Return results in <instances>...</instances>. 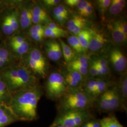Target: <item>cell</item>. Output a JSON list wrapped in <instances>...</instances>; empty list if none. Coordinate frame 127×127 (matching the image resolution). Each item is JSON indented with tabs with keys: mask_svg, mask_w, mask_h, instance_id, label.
I'll list each match as a JSON object with an SVG mask.
<instances>
[{
	"mask_svg": "<svg viewBox=\"0 0 127 127\" xmlns=\"http://www.w3.org/2000/svg\"><path fill=\"white\" fill-rule=\"evenodd\" d=\"M94 12V8L93 5L91 2H90L89 4L87 6L86 8L84 10L83 12L82 13L81 16L83 18H88L91 16Z\"/></svg>",
	"mask_w": 127,
	"mask_h": 127,
	"instance_id": "cell-35",
	"label": "cell"
},
{
	"mask_svg": "<svg viewBox=\"0 0 127 127\" xmlns=\"http://www.w3.org/2000/svg\"><path fill=\"white\" fill-rule=\"evenodd\" d=\"M44 48L48 58L52 61H58L62 56L61 45L57 41H47L45 43Z\"/></svg>",
	"mask_w": 127,
	"mask_h": 127,
	"instance_id": "cell-8",
	"label": "cell"
},
{
	"mask_svg": "<svg viewBox=\"0 0 127 127\" xmlns=\"http://www.w3.org/2000/svg\"><path fill=\"white\" fill-rule=\"evenodd\" d=\"M112 38L117 43H123L126 42L127 37L123 33V31L118 26L116 21L113 22L109 26Z\"/></svg>",
	"mask_w": 127,
	"mask_h": 127,
	"instance_id": "cell-17",
	"label": "cell"
},
{
	"mask_svg": "<svg viewBox=\"0 0 127 127\" xmlns=\"http://www.w3.org/2000/svg\"><path fill=\"white\" fill-rule=\"evenodd\" d=\"M32 7L31 5L25 6L19 12V25L22 29H26L32 26Z\"/></svg>",
	"mask_w": 127,
	"mask_h": 127,
	"instance_id": "cell-14",
	"label": "cell"
},
{
	"mask_svg": "<svg viewBox=\"0 0 127 127\" xmlns=\"http://www.w3.org/2000/svg\"><path fill=\"white\" fill-rule=\"evenodd\" d=\"M101 127H124L113 114L100 119Z\"/></svg>",
	"mask_w": 127,
	"mask_h": 127,
	"instance_id": "cell-20",
	"label": "cell"
},
{
	"mask_svg": "<svg viewBox=\"0 0 127 127\" xmlns=\"http://www.w3.org/2000/svg\"><path fill=\"white\" fill-rule=\"evenodd\" d=\"M111 2V0H99L97 1V6L100 13L103 16H104V13L109 9Z\"/></svg>",
	"mask_w": 127,
	"mask_h": 127,
	"instance_id": "cell-28",
	"label": "cell"
},
{
	"mask_svg": "<svg viewBox=\"0 0 127 127\" xmlns=\"http://www.w3.org/2000/svg\"><path fill=\"white\" fill-rule=\"evenodd\" d=\"M125 0H112L109 6L108 11L112 15H117L123 11L126 6Z\"/></svg>",
	"mask_w": 127,
	"mask_h": 127,
	"instance_id": "cell-23",
	"label": "cell"
},
{
	"mask_svg": "<svg viewBox=\"0 0 127 127\" xmlns=\"http://www.w3.org/2000/svg\"><path fill=\"white\" fill-rule=\"evenodd\" d=\"M0 74L12 94L39 85L36 77L23 65L9 66Z\"/></svg>",
	"mask_w": 127,
	"mask_h": 127,
	"instance_id": "cell-2",
	"label": "cell"
},
{
	"mask_svg": "<svg viewBox=\"0 0 127 127\" xmlns=\"http://www.w3.org/2000/svg\"><path fill=\"white\" fill-rule=\"evenodd\" d=\"M90 2L85 0H80L79 3L77 4L78 11L80 16L82 15L84 10L86 8L87 6L89 4Z\"/></svg>",
	"mask_w": 127,
	"mask_h": 127,
	"instance_id": "cell-34",
	"label": "cell"
},
{
	"mask_svg": "<svg viewBox=\"0 0 127 127\" xmlns=\"http://www.w3.org/2000/svg\"><path fill=\"white\" fill-rule=\"evenodd\" d=\"M94 117L88 120L85 123H84L81 127H91V125L92 122V119Z\"/></svg>",
	"mask_w": 127,
	"mask_h": 127,
	"instance_id": "cell-43",
	"label": "cell"
},
{
	"mask_svg": "<svg viewBox=\"0 0 127 127\" xmlns=\"http://www.w3.org/2000/svg\"><path fill=\"white\" fill-rule=\"evenodd\" d=\"M67 35V32H57L52 30L48 27H45L44 31V37L50 38L51 39L60 38L61 37H65Z\"/></svg>",
	"mask_w": 127,
	"mask_h": 127,
	"instance_id": "cell-26",
	"label": "cell"
},
{
	"mask_svg": "<svg viewBox=\"0 0 127 127\" xmlns=\"http://www.w3.org/2000/svg\"><path fill=\"white\" fill-rule=\"evenodd\" d=\"M44 92V89L38 85L15 93L12 94L9 108L19 121L36 120L38 118L37 106Z\"/></svg>",
	"mask_w": 127,
	"mask_h": 127,
	"instance_id": "cell-1",
	"label": "cell"
},
{
	"mask_svg": "<svg viewBox=\"0 0 127 127\" xmlns=\"http://www.w3.org/2000/svg\"><path fill=\"white\" fill-rule=\"evenodd\" d=\"M44 5L48 8L57 7L61 2L59 0H44L42 1Z\"/></svg>",
	"mask_w": 127,
	"mask_h": 127,
	"instance_id": "cell-36",
	"label": "cell"
},
{
	"mask_svg": "<svg viewBox=\"0 0 127 127\" xmlns=\"http://www.w3.org/2000/svg\"><path fill=\"white\" fill-rule=\"evenodd\" d=\"M53 13L54 15H61L68 18V12L67 8L63 4H59L55 8Z\"/></svg>",
	"mask_w": 127,
	"mask_h": 127,
	"instance_id": "cell-31",
	"label": "cell"
},
{
	"mask_svg": "<svg viewBox=\"0 0 127 127\" xmlns=\"http://www.w3.org/2000/svg\"><path fill=\"white\" fill-rule=\"evenodd\" d=\"M46 27L50 28L52 30L57 31V32H66V31L64 30L63 29H62L61 27H59L58 25L56 24L55 23H52V22L48 24V25Z\"/></svg>",
	"mask_w": 127,
	"mask_h": 127,
	"instance_id": "cell-38",
	"label": "cell"
},
{
	"mask_svg": "<svg viewBox=\"0 0 127 127\" xmlns=\"http://www.w3.org/2000/svg\"><path fill=\"white\" fill-rule=\"evenodd\" d=\"M59 43L61 45L62 55L66 63H70L75 58V54L72 49L65 43L62 40L59 39Z\"/></svg>",
	"mask_w": 127,
	"mask_h": 127,
	"instance_id": "cell-19",
	"label": "cell"
},
{
	"mask_svg": "<svg viewBox=\"0 0 127 127\" xmlns=\"http://www.w3.org/2000/svg\"><path fill=\"white\" fill-rule=\"evenodd\" d=\"M12 94L10 92L0 74V105L9 106Z\"/></svg>",
	"mask_w": 127,
	"mask_h": 127,
	"instance_id": "cell-16",
	"label": "cell"
},
{
	"mask_svg": "<svg viewBox=\"0 0 127 127\" xmlns=\"http://www.w3.org/2000/svg\"><path fill=\"white\" fill-rule=\"evenodd\" d=\"M45 27L42 25L36 24L30 27L29 31V36L32 37L35 36L40 34H44Z\"/></svg>",
	"mask_w": 127,
	"mask_h": 127,
	"instance_id": "cell-27",
	"label": "cell"
},
{
	"mask_svg": "<svg viewBox=\"0 0 127 127\" xmlns=\"http://www.w3.org/2000/svg\"><path fill=\"white\" fill-rule=\"evenodd\" d=\"M27 41L26 39L20 35H14L9 37L8 40L9 46L18 45Z\"/></svg>",
	"mask_w": 127,
	"mask_h": 127,
	"instance_id": "cell-29",
	"label": "cell"
},
{
	"mask_svg": "<svg viewBox=\"0 0 127 127\" xmlns=\"http://www.w3.org/2000/svg\"><path fill=\"white\" fill-rule=\"evenodd\" d=\"M86 25L85 18L80 15H75L67 21L66 27L69 32L76 36L80 32L84 29Z\"/></svg>",
	"mask_w": 127,
	"mask_h": 127,
	"instance_id": "cell-9",
	"label": "cell"
},
{
	"mask_svg": "<svg viewBox=\"0 0 127 127\" xmlns=\"http://www.w3.org/2000/svg\"><path fill=\"white\" fill-rule=\"evenodd\" d=\"M95 102L97 108L102 113L112 114L121 109L119 95L116 87L109 88L95 99Z\"/></svg>",
	"mask_w": 127,
	"mask_h": 127,
	"instance_id": "cell-6",
	"label": "cell"
},
{
	"mask_svg": "<svg viewBox=\"0 0 127 127\" xmlns=\"http://www.w3.org/2000/svg\"><path fill=\"white\" fill-rule=\"evenodd\" d=\"M69 67L70 70L77 72L80 73L82 76L86 75L87 73H88V68L85 67L79 64L70 63Z\"/></svg>",
	"mask_w": 127,
	"mask_h": 127,
	"instance_id": "cell-30",
	"label": "cell"
},
{
	"mask_svg": "<svg viewBox=\"0 0 127 127\" xmlns=\"http://www.w3.org/2000/svg\"><path fill=\"white\" fill-rule=\"evenodd\" d=\"M64 77L68 90L82 88L83 76L80 73L70 70Z\"/></svg>",
	"mask_w": 127,
	"mask_h": 127,
	"instance_id": "cell-12",
	"label": "cell"
},
{
	"mask_svg": "<svg viewBox=\"0 0 127 127\" xmlns=\"http://www.w3.org/2000/svg\"><path fill=\"white\" fill-rule=\"evenodd\" d=\"M44 90L47 97L50 100L59 101L68 91V88L62 74L51 73L48 76Z\"/></svg>",
	"mask_w": 127,
	"mask_h": 127,
	"instance_id": "cell-5",
	"label": "cell"
},
{
	"mask_svg": "<svg viewBox=\"0 0 127 127\" xmlns=\"http://www.w3.org/2000/svg\"><path fill=\"white\" fill-rule=\"evenodd\" d=\"M80 0H66L64 2L69 6L71 7H74L77 6Z\"/></svg>",
	"mask_w": 127,
	"mask_h": 127,
	"instance_id": "cell-41",
	"label": "cell"
},
{
	"mask_svg": "<svg viewBox=\"0 0 127 127\" xmlns=\"http://www.w3.org/2000/svg\"><path fill=\"white\" fill-rule=\"evenodd\" d=\"M0 60L10 62V53L8 49L4 46H0Z\"/></svg>",
	"mask_w": 127,
	"mask_h": 127,
	"instance_id": "cell-33",
	"label": "cell"
},
{
	"mask_svg": "<svg viewBox=\"0 0 127 127\" xmlns=\"http://www.w3.org/2000/svg\"><path fill=\"white\" fill-rule=\"evenodd\" d=\"M67 41L69 46L73 49L76 52L81 54L85 52L81 45L77 36L75 35H72L67 38Z\"/></svg>",
	"mask_w": 127,
	"mask_h": 127,
	"instance_id": "cell-24",
	"label": "cell"
},
{
	"mask_svg": "<svg viewBox=\"0 0 127 127\" xmlns=\"http://www.w3.org/2000/svg\"><path fill=\"white\" fill-rule=\"evenodd\" d=\"M91 127H101L100 119H97V118H95V117L93 118Z\"/></svg>",
	"mask_w": 127,
	"mask_h": 127,
	"instance_id": "cell-42",
	"label": "cell"
},
{
	"mask_svg": "<svg viewBox=\"0 0 127 127\" xmlns=\"http://www.w3.org/2000/svg\"><path fill=\"white\" fill-rule=\"evenodd\" d=\"M95 64L101 67H108V62L106 60L104 59H96L95 61H93Z\"/></svg>",
	"mask_w": 127,
	"mask_h": 127,
	"instance_id": "cell-39",
	"label": "cell"
},
{
	"mask_svg": "<svg viewBox=\"0 0 127 127\" xmlns=\"http://www.w3.org/2000/svg\"><path fill=\"white\" fill-rule=\"evenodd\" d=\"M70 63L79 64L86 68H88L89 67V59L87 57L84 56L75 58V59Z\"/></svg>",
	"mask_w": 127,
	"mask_h": 127,
	"instance_id": "cell-32",
	"label": "cell"
},
{
	"mask_svg": "<svg viewBox=\"0 0 127 127\" xmlns=\"http://www.w3.org/2000/svg\"></svg>",
	"mask_w": 127,
	"mask_h": 127,
	"instance_id": "cell-46",
	"label": "cell"
},
{
	"mask_svg": "<svg viewBox=\"0 0 127 127\" xmlns=\"http://www.w3.org/2000/svg\"><path fill=\"white\" fill-rule=\"evenodd\" d=\"M94 101L82 88L69 90L59 99L57 106L58 113L73 110H91Z\"/></svg>",
	"mask_w": 127,
	"mask_h": 127,
	"instance_id": "cell-3",
	"label": "cell"
},
{
	"mask_svg": "<svg viewBox=\"0 0 127 127\" xmlns=\"http://www.w3.org/2000/svg\"></svg>",
	"mask_w": 127,
	"mask_h": 127,
	"instance_id": "cell-47",
	"label": "cell"
},
{
	"mask_svg": "<svg viewBox=\"0 0 127 127\" xmlns=\"http://www.w3.org/2000/svg\"><path fill=\"white\" fill-rule=\"evenodd\" d=\"M76 36L82 47L86 51L89 48V42L91 36V30L84 29L80 32Z\"/></svg>",
	"mask_w": 127,
	"mask_h": 127,
	"instance_id": "cell-22",
	"label": "cell"
},
{
	"mask_svg": "<svg viewBox=\"0 0 127 127\" xmlns=\"http://www.w3.org/2000/svg\"><path fill=\"white\" fill-rule=\"evenodd\" d=\"M28 59H31L35 63L40 64L41 66L46 68V61L43 55L40 50L36 48H32L30 51Z\"/></svg>",
	"mask_w": 127,
	"mask_h": 127,
	"instance_id": "cell-18",
	"label": "cell"
},
{
	"mask_svg": "<svg viewBox=\"0 0 127 127\" xmlns=\"http://www.w3.org/2000/svg\"><path fill=\"white\" fill-rule=\"evenodd\" d=\"M1 2L0 1V6H1Z\"/></svg>",
	"mask_w": 127,
	"mask_h": 127,
	"instance_id": "cell-45",
	"label": "cell"
},
{
	"mask_svg": "<svg viewBox=\"0 0 127 127\" xmlns=\"http://www.w3.org/2000/svg\"><path fill=\"white\" fill-rule=\"evenodd\" d=\"M91 110H73L58 113L53 123L66 127H81L88 120L94 117Z\"/></svg>",
	"mask_w": 127,
	"mask_h": 127,
	"instance_id": "cell-4",
	"label": "cell"
},
{
	"mask_svg": "<svg viewBox=\"0 0 127 127\" xmlns=\"http://www.w3.org/2000/svg\"><path fill=\"white\" fill-rule=\"evenodd\" d=\"M9 47L11 51L16 54L23 55L27 53L29 51L30 46L29 42L26 41L21 44L18 45L10 46Z\"/></svg>",
	"mask_w": 127,
	"mask_h": 127,
	"instance_id": "cell-25",
	"label": "cell"
},
{
	"mask_svg": "<svg viewBox=\"0 0 127 127\" xmlns=\"http://www.w3.org/2000/svg\"><path fill=\"white\" fill-rule=\"evenodd\" d=\"M51 19L45 9L40 5L33 6L32 22L34 25L49 24L51 22Z\"/></svg>",
	"mask_w": 127,
	"mask_h": 127,
	"instance_id": "cell-10",
	"label": "cell"
},
{
	"mask_svg": "<svg viewBox=\"0 0 127 127\" xmlns=\"http://www.w3.org/2000/svg\"><path fill=\"white\" fill-rule=\"evenodd\" d=\"M106 41L103 33L96 30H91V36L89 42V48L92 52H96L101 49Z\"/></svg>",
	"mask_w": 127,
	"mask_h": 127,
	"instance_id": "cell-13",
	"label": "cell"
},
{
	"mask_svg": "<svg viewBox=\"0 0 127 127\" xmlns=\"http://www.w3.org/2000/svg\"><path fill=\"white\" fill-rule=\"evenodd\" d=\"M49 127H66L64 126H63L62 125H60V124H55V123H52L50 126Z\"/></svg>",
	"mask_w": 127,
	"mask_h": 127,
	"instance_id": "cell-44",
	"label": "cell"
},
{
	"mask_svg": "<svg viewBox=\"0 0 127 127\" xmlns=\"http://www.w3.org/2000/svg\"><path fill=\"white\" fill-rule=\"evenodd\" d=\"M19 121L9 106L0 105V127H5Z\"/></svg>",
	"mask_w": 127,
	"mask_h": 127,
	"instance_id": "cell-11",
	"label": "cell"
},
{
	"mask_svg": "<svg viewBox=\"0 0 127 127\" xmlns=\"http://www.w3.org/2000/svg\"><path fill=\"white\" fill-rule=\"evenodd\" d=\"M88 72H89L91 75L92 76H98L97 69L93 62L91 63L90 67L88 69Z\"/></svg>",
	"mask_w": 127,
	"mask_h": 127,
	"instance_id": "cell-40",
	"label": "cell"
},
{
	"mask_svg": "<svg viewBox=\"0 0 127 127\" xmlns=\"http://www.w3.org/2000/svg\"><path fill=\"white\" fill-rule=\"evenodd\" d=\"M119 27L121 28L124 35L127 37V22L125 20H118L116 21Z\"/></svg>",
	"mask_w": 127,
	"mask_h": 127,
	"instance_id": "cell-37",
	"label": "cell"
},
{
	"mask_svg": "<svg viewBox=\"0 0 127 127\" xmlns=\"http://www.w3.org/2000/svg\"><path fill=\"white\" fill-rule=\"evenodd\" d=\"M110 59L114 68L117 72H122L126 69L127 58L120 50L117 48L113 49L110 52Z\"/></svg>",
	"mask_w": 127,
	"mask_h": 127,
	"instance_id": "cell-7",
	"label": "cell"
},
{
	"mask_svg": "<svg viewBox=\"0 0 127 127\" xmlns=\"http://www.w3.org/2000/svg\"><path fill=\"white\" fill-rule=\"evenodd\" d=\"M121 102V109L127 112V79L124 76L120 81L119 86L116 87Z\"/></svg>",
	"mask_w": 127,
	"mask_h": 127,
	"instance_id": "cell-15",
	"label": "cell"
},
{
	"mask_svg": "<svg viewBox=\"0 0 127 127\" xmlns=\"http://www.w3.org/2000/svg\"><path fill=\"white\" fill-rule=\"evenodd\" d=\"M10 26L14 32L18 30L19 27V11L18 9L11 10L6 14Z\"/></svg>",
	"mask_w": 127,
	"mask_h": 127,
	"instance_id": "cell-21",
	"label": "cell"
}]
</instances>
